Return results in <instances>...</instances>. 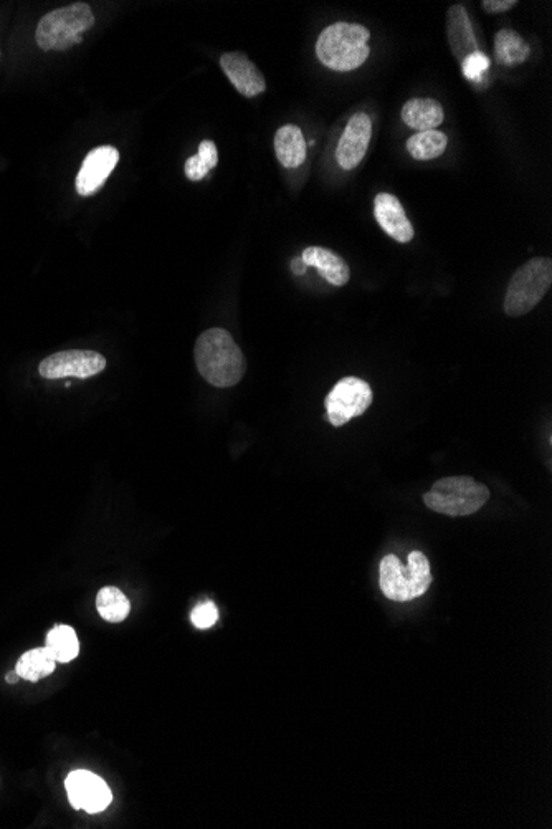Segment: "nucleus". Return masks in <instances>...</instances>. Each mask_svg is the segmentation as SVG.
Instances as JSON below:
<instances>
[{"instance_id":"obj_1","label":"nucleus","mask_w":552,"mask_h":829,"mask_svg":"<svg viewBox=\"0 0 552 829\" xmlns=\"http://www.w3.org/2000/svg\"><path fill=\"white\" fill-rule=\"evenodd\" d=\"M200 376L215 388H232L242 381L247 360L224 328H210L197 338L194 350Z\"/></svg>"},{"instance_id":"obj_2","label":"nucleus","mask_w":552,"mask_h":829,"mask_svg":"<svg viewBox=\"0 0 552 829\" xmlns=\"http://www.w3.org/2000/svg\"><path fill=\"white\" fill-rule=\"evenodd\" d=\"M371 32L359 24L338 22L324 29L316 42V55L334 72H353L371 53Z\"/></svg>"},{"instance_id":"obj_3","label":"nucleus","mask_w":552,"mask_h":829,"mask_svg":"<svg viewBox=\"0 0 552 829\" xmlns=\"http://www.w3.org/2000/svg\"><path fill=\"white\" fill-rule=\"evenodd\" d=\"M95 25V14L85 2L67 5L43 15L35 40L43 52H65L80 44L83 35Z\"/></svg>"},{"instance_id":"obj_4","label":"nucleus","mask_w":552,"mask_h":829,"mask_svg":"<svg viewBox=\"0 0 552 829\" xmlns=\"http://www.w3.org/2000/svg\"><path fill=\"white\" fill-rule=\"evenodd\" d=\"M379 585L387 598L399 603L425 595L432 585V571L427 556L422 552L409 555V565H400L399 558L387 555L379 568Z\"/></svg>"},{"instance_id":"obj_5","label":"nucleus","mask_w":552,"mask_h":829,"mask_svg":"<svg viewBox=\"0 0 552 829\" xmlns=\"http://www.w3.org/2000/svg\"><path fill=\"white\" fill-rule=\"evenodd\" d=\"M490 500V490L472 477H447L435 482L424 495L430 510L448 517H467Z\"/></svg>"},{"instance_id":"obj_6","label":"nucleus","mask_w":552,"mask_h":829,"mask_svg":"<svg viewBox=\"0 0 552 829\" xmlns=\"http://www.w3.org/2000/svg\"><path fill=\"white\" fill-rule=\"evenodd\" d=\"M552 283V260L536 257L521 265L506 290L505 313L508 317H523L543 300Z\"/></svg>"},{"instance_id":"obj_7","label":"nucleus","mask_w":552,"mask_h":829,"mask_svg":"<svg viewBox=\"0 0 552 829\" xmlns=\"http://www.w3.org/2000/svg\"><path fill=\"white\" fill-rule=\"evenodd\" d=\"M372 389L364 379L348 376L339 381L326 396L328 421L341 427L354 417L362 416L372 404Z\"/></svg>"},{"instance_id":"obj_8","label":"nucleus","mask_w":552,"mask_h":829,"mask_svg":"<svg viewBox=\"0 0 552 829\" xmlns=\"http://www.w3.org/2000/svg\"><path fill=\"white\" fill-rule=\"evenodd\" d=\"M105 368L106 358L98 351L68 350L47 356L39 365V373L43 379H86Z\"/></svg>"},{"instance_id":"obj_9","label":"nucleus","mask_w":552,"mask_h":829,"mask_svg":"<svg viewBox=\"0 0 552 829\" xmlns=\"http://www.w3.org/2000/svg\"><path fill=\"white\" fill-rule=\"evenodd\" d=\"M68 800L75 810H83L90 815L105 811L111 805L113 793L103 778L88 770H75L65 782Z\"/></svg>"},{"instance_id":"obj_10","label":"nucleus","mask_w":552,"mask_h":829,"mask_svg":"<svg viewBox=\"0 0 552 829\" xmlns=\"http://www.w3.org/2000/svg\"><path fill=\"white\" fill-rule=\"evenodd\" d=\"M372 138L371 118L366 113L351 116L343 136L339 139L336 158L341 168L346 171L357 168L366 156Z\"/></svg>"},{"instance_id":"obj_11","label":"nucleus","mask_w":552,"mask_h":829,"mask_svg":"<svg viewBox=\"0 0 552 829\" xmlns=\"http://www.w3.org/2000/svg\"><path fill=\"white\" fill-rule=\"evenodd\" d=\"M119 161L118 149L113 146H98L86 154L83 166L77 176V192L80 196L90 197L100 191L101 186L110 178Z\"/></svg>"},{"instance_id":"obj_12","label":"nucleus","mask_w":552,"mask_h":829,"mask_svg":"<svg viewBox=\"0 0 552 829\" xmlns=\"http://www.w3.org/2000/svg\"><path fill=\"white\" fill-rule=\"evenodd\" d=\"M220 67L240 95L245 98L262 95L267 90V80L260 68L242 52L224 53Z\"/></svg>"},{"instance_id":"obj_13","label":"nucleus","mask_w":552,"mask_h":829,"mask_svg":"<svg viewBox=\"0 0 552 829\" xmlns=\"http://www.w3.org/2000/svg\"><path fill=\"white\" fill-rule=\"evenodd\" d=\"M374 216L382 231L391 235L400 244H409L414 239V226L410 224L405 209L397 197L389 192H381L374 199Z\"/></svg>"},{"instance_id":"obj_14","label":"nucleus","mask_w":552,"mask_h":829,"mask_svg":"<svg viewBox=\"0 0 552 829\" xmlns=\"http://www.w3.org/2000/svg\"><path fill=\"white\" fill-rule=\"evenodd\" d=\"M447 35L450 50L460 63L478 50L473 25L463 5H452L448 9Z\"/></svg>"},{"instance_id":"obj_15","label":"nucleus","mask_w":552,"mask_h":829,"mask_svg":"<svg viewBox=\"0 0 552 829\" xmlns=\"http://www.w3.org/2000/svg\"><path fill=\"white\" fill-rule=\"evenodd\" d=\"M306 267H315L321 277L334 287H344L351 278V270L346 260L323 247H308L301 255Z\"/></svg>"},{"instance_id":"obj_16","label":"nucleus","mask_w":552,"mask_h":829,"mask_svg":"<svg viewBox=\"0 0 552 829\" xmlns=\"http://www.w3.org/2000/svg\"><path fill=\"white\" fill-rule=\"evenodd\" d=\"M275 154L285 168H300L308 156L305 135L296 125L281 126L275 135Z\"/></svg>"},{"instance_id":"obj_17","label":"nucleus","mask_w":552,"mask_h":829,"mask_svg":"<svg viewBox=\"0 0 552 829\" xmlns=\"http://www.w3.org/2000/svg\"><path fill=\"white\" fill-rule=\"evenodd\" d=\"M443 108L434 98H414L402 108V120L405 125L422 131L437 130L443 123Z\"/></svg>"},{"instance_id":"obj_18","label":"nucleus","mask_w":552,"mask_h":829,"mask_svg":"<svg viewBox=\"0 0 552 829\" xmlns=\"http://www.w3.org/2000/svg\"><path fill=\"white\" fill-rule=\"evenodd\" d=\"M55 669H57V661L53 659L47 647H37V649L25 652L17 662V666H15V671L19 674L20 679L30 682H39L40 679H45V677L53 674Z\"/></svg>"},{"instance_id":"obj_19","label":"nucleus","mask_w":552,"mask_h":829,"mask_svg":"<svg viewBox=\"0 0 552 829\" xmlns=\"http://www.w3.org/2000/svg\"><path fill=\"white\" fill-rule=\"evenodd\" d=\"M495 53L501 65L516 67L528 60L531 48L528 42L513 30H500L495 37Z\"/></svg>"},{"instance_id":"obj_20","label":"nucleus","mask_w":552,"mask_h":829,"mask_svg":"<svg viewBox=\"0 0 552 829\" xmlns=\"http://www.w3.org/2000/svg\"><path fill=\"white\" fill-rule=\"evenodd\" d=\"M447 144V135L442 131H422V133L410 136L407 141V151L417 161H430V159L440 158L445 153Z\"/></svg>"},{"instance_id":"obj_21","label":"nucleus","mask_w":552,"mask_h":829,"mask_svg":"<svg viewBox=\"0 0 552 829\" xmlns=\"http://www.w3.org/2000/svg\"><path fill=\"white\" fill-rule=\"evenodd\" d=\"M96 608L101 618L106 619L108 623H121L128 618L131 604L123 591L115 586H106L96 596Z\"/></svg>"},{"instance_id":"obj_22","label":"nucleus","mask_w":552,"mask_h":829,"mask_svg":"<svg viewBox=\"0 0 552 829\" xmlns=\"http://www.w3.org/2000/svg\"><path fill=\"white\" fill-rule=\"evenodd\" d=\"M47 647L53 659L57 662H70L80 652V641H78L75 629L70 626H57L47 636Z\"/></svg>"},{"instance_id":"obj_23","label":"nucleus","mask_w":552,"mask_h":829,"mask_svg":"<svg viewBox=\"0 0 552 829\" xmlns=\"http://www.w3.org/2000/svg\"><path fill=\"white\" fill-rule=\"evenodd\" d=\"M490 58L486 57L485 53L476 50L472 55H468L462 62L463 77L470 80V82H481V78L490 70Z\"/></svg>"},{"instance_id":"obj_24","label":"nucleus","mask_w":552,"mask_h":829,"mask_svg":"<svg viewBox=\"0 0 552 829\" xmlns=\"http://www.w3.org/2000/svg\"><path fill=\"white\" fill-rule=\"evenodd\" d=\"M217 619H219V611L215 608L214 603H202L197 606L191 614V621L196 628L199 629H209L217 623Z\"/></svg>"},{"instance_id":"obj_25","label":"nucleus","mask_w":552,"mask_h":829,"mask_svg":"<svg viewBox=\"0 0 552 829\" xmlns=\"http://www.w3.org/2000/svg\"><path fill=\"white\" fill-rule=\"evenodd\" d=\"M197 156L209 169H214L219 164V151H217L214 141H210V139H205L200 143Z\"/></svg>"},{"instance_id":"obj_26","label":"nucleus","mask_w":552,"mask_h":829,"mask_svg":"<svg viewBox=\"0 0 552 829\" xmlns=\"http://www.w3.org/2000/svg\"><path fill=\"white\" fill-rule=\"evenodd\" d=\"M184 169H186L187 178L191 179V181H202V179H204L210 171V169L207 168L202 161H200L197 154H194V156L187 159L186 168Z\"/></svg>"},{"instance_id":"obj_27","label":"nucleus","mask_w":552,"mask_h":829,"mask_svg":"<svg viewBox=\"0 0 552 829\" xmlns=\"http://www.w3.org/2000/svg\"><path fill=\"white\" fill-rule=\"evenodd\" d=\"M481 5L488 14H503L506 10L513 9L514 5H518V2L516 0H483Z\"/></svg>"},{"instance_id":"obj_28","label":"nucleus","mask_w":552,"mask_h":829,"mask_svg":"<svg viewBox=\"0 0 552 829\" xmlns=\"http://www.w3.org/2000/svg\"><path fill=\"white\" fill-rule=\"evenodd\" d=\"M293 269H295V274L296 275L305 274V272H306L305 262H303V260H301V259L300 260H295V262H293Z\"/></svg>"},{"instance_id":"obj_29","label":"nucleus","mask_w":552,"mask_h":829,"mask_svg":"<svg viewBox=\"0 0 552 829\" xmlns=\"http://www.w3.org/2000/svg\"><path fill=\"white\" fill-rule=\"evenodd\" d=\"M5 679H7V682H9V684H17V682H19L20 676L19 674H17V671H12L9 672V674H7V677H5Z\"/></svg>"},{"instance_id":"obj_30","label":"nucleus","mask_w":552,"mask_h":829,"mask_svg":"<svg viewBox=\"0 0 552 829\" xmlns=\"http://www.w3.org/2000/svg\"><path fill=\"white\" fill-rule=\"evenodd\" d=\"M0 58H2V52H0Z\"/></svg>"}]
</instances>
